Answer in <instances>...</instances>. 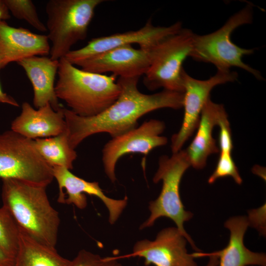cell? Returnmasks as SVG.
Instances as JSON below:
<instances>
[{"mask_svg":"<svg viewBox=\"0 0 266 266\" xmlns=\"http://www.w3.org/2000/svg\"><path fill=\"white\" fill-rule=\"evenodd\" d=\"M103 0H50L46 5L50 57L59 60L86 38L97 7Z\"/></svg>","mask_w":266,"mask_h":266,"instance_id":"6","label":"cell"},{"mask_svg":"<svg viewBox=\"0 0 266 266\" xmlns=\"http://www.w3.org/2000/svg\"><path fill=\"white\" fill-rule=\"evenodd\" d=\"M165 129L164 122L151 119L108 141L102 150V161L110 181H116L115 166L124 155L137 153L146 156L153 149L166 145L167 138L160 135Z\"/></svg>","mask_w":266,"mask_h":266,"instance_id":"11","label":"cell"},{"mask_svg":"<svg viewBox=\"0 0 266 266\" xmlns=\"http://www.w3.org/2000/svg\"><path fill=\"white\" fill-rule=\"evenodd\" d=\"M0 103L8 104L14 106L18 107V102L11 96L4 93L0 84Z\"/></svg>","mask_w":266,"mask_h":266,"instance_id":"28","label":"cell"},{"mask_svg":"<svg viewBox=\"0 0 266 266\" xmlns=\"http://www.w3.org/2000/svg\"><path fill=\"white\" fill-rule=\"evenodd\" d=\"M209 260L206 266H218L219 264L218 257L215 255H208Z\"/></svg>","mask_w":266,"mask_h":266,"instance_id":"31","label":"cell"},{"mask_svg":"<svg viewBox=\"0 0 266 266\" xmlns=\"http://www.w3.org/2000/svg\"><path fill=\"white\" fill-rule=\"evenodd\" d=\"M63 108L55 110L47 104L36 109L24 102L20 114L11 123V130L33 140L59 135L66 130Z\"/></svg>","mask_w":266,"mask_h":266,"instance_id":"16","label":"cell"},{"mask_svg":"<svg viewBox=\"0 0 266 266\" xmlns=\"http://www.w3.org/2000/svg\"><path fill=\"white\" fill-rule=\"evenodd\" d=\"M34 140L38 152L52 167L73 168V163L77 155L69 145L67 129L59 135Z\"/></svg>","mask_w":266,"mask_h":266,"instance_id":"21","label":"cell"},{"mask_svg":"<svg viewBox=\"0 0 266 266\" xmlns=\"http://www.w3.org/2000/svg\"><path fill=\"white\" fill-rule=\"evenodd\" d=\"M20 229L7 208L0 207V248L14 260L19 242Z\"/></svg>","mask_w":266,"mask_h":266,"instance_id":"22","label":"cell"},{"mask_svg":"<svg viewBox=\"0 0 266 266\" xmlns=\"http://www.w3.org/2000/svg\"><path fill=\"white\" fill-rule=\"evenodd\" d=\"M191 163L185 150L173 153L171 156L164 155L160 157L158 168L153 181L163 182L161 193L154 200L149 202L150 215L140 227L142 230L152 226L159 218L170 219L176 224V228L184 235L192 248L196 252L200 250L193 240L184 229V224L190 220L193 214L185 209L181 201L179 186L182 177L190 166Z\"/></svg>","mask_w":266,"mask_h":266,"instance_id":"4","label":"cell"},{"mask_svg":"<svg viewBox=\"0 0 266 266\" xmlns=\"http://www.w3.org/2000/svg\"><path fill=\"white\" fill-rule=\"evenodd\" d=\"M218 126L220 127L219 149L220 152L231 153L233 145L228 116L220 121Z\"/></svg>","mask_w":266,"mask_h":266,"instance_id":"26","label":"cell"},{"mask_svg":"<svg viewBox=\"0 0 266 266\" xmlns=\"http://www.w3.org/2000/svg\"><path fill=\"white\" fill-rule=\"evenodd\" d=\"M182 28L180 22L169 26H155L149 19L138 30L93 38L83 47L70 51L64 58L76 65L96 55L124 45L137 44L140 48L150 50L162 39Z\"/></svg>","mask_w":266,"mask_h":266,"instance_id":"10","label":"cell"},{"mask_svg":"<svg viewBox=\"0 0 266 266\" xmlns=\"http://www.w3.org/2000/svg\"><path fill=\"white\" fill-rule=\"evenodd\" d=\"M252 20V6L248 4L216 31L204 35L194 34L190 57L196 61L213 64L218 70L228 71L232 67H237L250 73L257 79H263L259 71L242 60L243 56L253 54L254 49L241 48L231 39L236 29L251 23Z\"/></svg>","mask_w":266,"mask_h":266,"instance_id":"5","label":"cell"},{"mask_svg":"<svg viewBox=\"0 0 266 266\" xmlns=\"http://www.w3.org/2000/svg\"><path fill=\"white\" fill-rule=\"evenodd\" d=\"M227 116L222 104L215 103L210 99L205 103L200 114L197 133L185 150L191 166L195 168H203L208 156L219 152L212 132L214 127L218 126L220 121Z\"/></svg>","mask_w":266,"mask_h":266,"instance_id":"19","label":"cell"},{"mask_svg":"<svg viewBox=\"0 0 266 266\" xmlns=\"http://www.w3.org/2000/svg\"><path fill=\"white\" fill-rule=\"evenodd\" d=\"M50 51L47 35L11 27L4 21L0 22V69L10 63L30 57L45 56Z\"/></svg>","mask_w":266,"mask_h":266,"instance_id":"15","label":"cell"},{"mask_svg":"<svg viewBox=\"0 0 266 266\" xmlns=\"http://www.w3.org/2000/svg\"><path fill=\"white\" fill-rule=\"evenodd\" d=\"M53 175L58 183L59 193L57 201L62 204H73L79 209L87 205L85 194L95 196L105 205L109 213V222L113 224L126 207L128 198L116 200L106 196L97 182H89L61 166L52 167Z\"/></svg>","mask_w":266,"mask_h":266,"instance_id":"13","label":"cell"},{"mask_svg":"<svg viewBox=\"0 0 266 266\" xmlns=\"http://www.w3.org/2000/svg\"><path fill=\"white\" fill-rule=\"evenodd\" d=\"M115 257H101L90 251L81 250L71 260L70 266H118Z\"/></svg>","mask_w":266,"mask_h":266,"instance_id":"25","label":"cell"},{"mask_svg":"<svg viewBox=\"0 0 266 266\" xmlns=\"http://www.w3.org/2000/svg\"><path fill=\"white\" fill-rule=\"evenodd\" d=\"M118 266H122L121 264H120V265H119Z\"/></svg>","mask_w":266,"mask_h":266,"instance_id":"32","label":"cell"},{"mask_svg":"<svg viewBox=\"0 0 266 266\" xmlns=\"http://www.w3.org/2000/svg\"><path fill=\"white\" fill-rule=\"evenodd\" d=\"M10 18L9 12L3 0H0V22Z\"/></svg>","mask_w":266,"mask_h":266,"instance_id":"30","label":"cell"},{"mask_svg":"<svg viewBox=\"0 0 266 266\" xmlns=\"http://www.w3.org/2000/svg\"><path fill=\"white\" fill-rule=\"evenodd\" d=\"M139 77H119L117 82L120 94L110 106L92 117L79 116L63 108L69 143L74 149L87 137L99 133H107L112 138L137 127L144 115L164 108L178 109L183 107V93L163 90L153 94H145L137 87Z\"/></svg>","mask_w":266,"mask_h":266,"instance_id":"1","label":"cell"},{"mask_svg":"<svg viewBox=\"0 0 266 266\" xmlns=\"http://www.w3.org/2000/svg\"><path fill=\"white\" fill-rule=\"evenodd\" d=\"M194 34L189 29L182 28L162 39L150 50V65L143 80L149 90L162 88L164 90L184 92L182 65L190 57Z\"/></svg>","mask_w":266,"mask_h":266,"instance_id":"8","label":"cell"},{"mask_svg":"<svg viewBox=\"0 0 266 266\" xmlns=\"http://www.w3.org/2000/svg\"><path fill=\"white\" fill-rule=\"evenodd\" d=\"M227 176L231 177L237 184L240 185L242 182L231 153L220 152L216 167L209 177L208 182L212 184L217 179Z\"/></svg>","mask_w":266,"mask_h":266,"instance_id":"24","label":"cell"},{"mask_svg":"<svg viewBox=\"0 0 266 266\" xmlns=\"http://www.w3.org/2000/svg\"><path fill=\"white\" fill-rule=\"evenodd\" d=\"M24 70L33 89V104L36 108L50 104L55 110L61 107L54 84L59 60L46 56H34L17 63Z\"/></svg>","mask_w":266,"mask_h":266,"instance_id":"18","label":"cell"},{"mask_svg":"<svg viewBox=\"0 0 266 266\" xmlns=\"http://www.w3.org/2000/svg\"><path fill=\"white\" fill-rule=\"evenodd\" d=\"M0 178L44 187L54 179L52 167L38 152L34 140L11 130L0 134Z\"/></svg>","mask_w":266,"mask_h":266,"instance_id":"7","label":"cell"},{"mask_svg":"<svg viewBox=\"0 0 266 266\" xmlns=\"http://www.w3.org/2000/svg\"><path fill=\"white\" fill-rule=\"evenodd\" d=\"M264 210H265V205H263L262 208H259L257 209L251 210L249 212V216L247 218L248 219H258V221L254 226L256 229L262 233L264 234L265 231V219H264Z\"/></svg>","mask_w":266,"mask_h":266,"instance_id":"27","label":"cell"},{"mask_svg":"<svg viewBox=\"0 0 266 266\" xmlns=\"http://www.w3.org/2000/svg\"><path fill=\"white\" fill-rule=\"evenodd\" d=\"M150 62V50L127 45L104 52L76 65L93 73L111 72L119 77H140L147 71Z\"/></svg>","mask_w":266,"mask_h":266,"instance_id":"14","label":"cell"},{"mask_svg":"<svg viewBox=\"0 0 266 266\" xmlns=\"http://www.w3.org/2000/svg\"><path fill=\"white\" fill-rule=\"evenodd\" d=\"M187 241L176 227L164 228L154 240L138 241L131 253L115 258L141 257L146 266H198L195 258L188 252Z\"/></svg>","mask_w":266,"mask_h":266,"instance_id":"12","label":"cell"},{"mask_svg":"<svg viewBox=\"0 0 266 266\" xmlns=\"http://www.w3.org/2000/svg\"><path fill=\"white\" fill-rule=\"evenodd\" d=\"M2 181L3 205L19 228L38 242L55 248L60 219L48 198L46 187L14 179Z\"/></svg>","mask_w":266,"mask_h":266,"instance_id":"2","label":"cell"},{"mask_svg":"<svg viewBox=\"0 0 266 266\" xmlns=\"http://www.w3.org/2000/svg\"><path fill=\"white\" fill-rule=\"evenodd\" d=\"M14 261L0 248V266H13Z\"/></svg>","mask_w":266,"mask_h":266,"instance_id":"29","label":"cell"},{"mask_svg":"<svg viewBox=\"0 0 266 266\" xmlns=\"http://www.w3.org/2000/svg\"><path fill=\"white\" fill-rule=\"evenodd\" d=\"M55 91L71 111L82 117L102 112L118 98L120 87L114 74L90 72L77 68L64 57L59 60Z\"/></svg>","mask_w":266,"mask_h":266,"instance_id":"3","label":"cell"},{"mask_svg":"<svg viewBox=\"0 0 266 266\" xmlns=\"http://www.w3.org/2000/svg\"><path fill=\"white\" fill-rule=\"evenodd\" d=\"M250 226L247 217L234 216L226 221L224 226L230 232L229 242L223 249L211 253L196 252L194 258L215 255L218 257V266H266V256L264 253L255 252L244 244L246 231Z\"/></svg>","mask_w":266,"mask_h":266,"instance_id":"17","label":"cell"},{"mask_svg":"<svg viewBox=\"0 0 266 266\" xmlns=\"http://www.w3.org/2000/svg\"><path fill=\"white\" fill-rule=\"evenodd\" d=\"M12 15L26 21L33 28L41 32H47L46 26L40 20L36 7L31 0H3Z\"/></svg>","mask_w":266,"mask_h":266,"instance_id":"23","label":"cell"},{"mask_svg":"<svg viewBox=\"0 0 266 266\" xmlns=\"http://www.w3.org/2000/svg\"><path fill=\"white\" fill-rule=\"evenodd\" d=\"M237 78L238 74L235 71L217 70L209 78L199 80L188 74L183 69L182 79L184 88V117L179 131L171 137L172 153L181 150L184 143L197 128L201 111L210 99L211 90L217 85L234 82Z\"/></svg>","mask_w":266,"mask_h":266,"instance_id":"9","label":"cell"},{"mask_svg":"<svg viewBox=\"0 0 266 266\" xmlns=\"http://www.w3.org/2000/svg\"><path fill=\"white\" fill-rule=\"evenodd\" d=\"M19 246L13 266H70L71 260L64 258L55 248L42 244L20 228Z\"/></svg>","mask_w":266,"mask_h":266,"instance_id":"20","label":"cell"}]
</instances>
